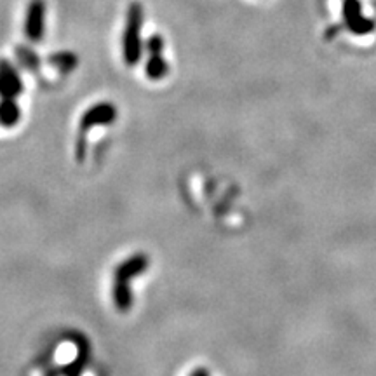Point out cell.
Instances as JSON below:
<instances>
[{
    "mask_svg": "<svg viewBox=\"0 0 376 376\" xmlns=\"http://www.w3.org/2000/svg\"><path fill=\"white\" fill-rule=\"evenodd\" d=\"M141 30H143V6L134 2L127 9L124 25V35H122V58L125 65L134 67L140 63L143 54V39H141Z\"/></svg>",
    "mask_w": 376,
    "mask_h": 376,
    "instance_id": "obj_1",
    "label": "cell"
},
{
    "mask_svg": "<svg viewBox=\"0 0 376 376\" xmlns=\"http://www.w3.org/2000/svg\"><path fill=\"white\" fill-rule=\"evenodd\" d=\"M117 121V107L110 101H100L94 103L82 114L81 122V133L87 134V131L94 129L98 125H108L114 124Z\"/></svg>",
    "mask_w": 376,
    "mask_h": 376,
    "instance_id": "obj_2",
    "label": "cell"
},
{
    "mask_svg": "<svg viewBox=\"0 0 376 376\" xmlns=\"http://www.w3.org/2000/svg\"><path fill=\"white\" fill-rule=\"evenodd\" d=\"M45 0H30L25 14V35L28 41L41 42L45 35Z\"/></svg>",
    "mask_w": 376,
    "mask_h": 376,
    "instance_id": "obj_3",
    "label": "cell"
},
{
    "mask_svg": "<svg viewBox=\"0 0 376 376\" xmlns=\"http://www.w3.org/2000/svg\"><path fill=\"white\" fill-rule=\"evenodd\" d=\"M23 92V81L19 72L12 67L9 59H0V98L16 100Z\"/></svg>",
    "mask_w": 376,
    "mask_h": 376,
    "instance_id": "obj_4",
    "label": "cell"
},
{
    "mask_svg": "<svg viewBox=\"0 0 376 376\" xmlns=\"http://www.w3.org/2000/svg\"><path fill=\"white\" fill-rule=\"evenodd\" d=\"M148 267H150V258H148V255H145V253L140 251V253H134V255L122 260V262L115 267L114 279L131 282V280L136 279V277L143 275L148 270Z\"/></svg>",
    "mask_w": 376,
    "mask_h": 376,
    "instance_id": "obj_5",
    "label": "cell"
},
{
    "mask_svg": "<svg viewBox=\"0 0 376 376\" xmlns=\"http://www.w3.org/2000/svg\"><path fill=\"white\" fill-rule=\"evenodd\" d=\"M112 300H114V305L118 312H122V313L129 312L131 306H133V302H134L133 289H131V282H127V280L114 279Z\"/></svg>",
    "mask_w": 376,
    "mask_h": 376,
    "instance_id": "obj_6",
    "label": "cell"
},
{
    "mask_svg": "<svg viewBox=\"0 0 376 376\" xmlns=\"http://www.w3.org/2000/svg\"><path fill=\"white\" fill-rule=\"evenodd\" d=\"M48 61L51 63L52 67L58 68L63 74H70L77 68L79 65V56L74 51H58L49 54Z\"/></svg>",
    "mask_w": 376,
    "mask_h": 376,
    "instance_id": "obj_7",
    "label": "cell"
},
{
    "mask_svg": "<svg viewBox=\"0 0 376 376\" xmlns=\"http://www.w3.org/2000/svg\"><path fill=\"white\" fill-rule=\"evenodd\" d=\"M21 118V108L16 100H0V125L14 127Z\"/></svg>",
    "mask_w": 376,
    "mask_h": 376,
    "instance_id": "obj_8",
    "label": "cell"
},
{
    "mask_svg": "<svg viewBox=\"0 0 376 376\" xmlns=\"http://www.w3.org/2000/svg\"><path fill=\"white\" fill-rule=\"evenodd\" d=\"M167 67L166 59L163 58V54H148L147 67H145V74L150 81H160L167 75Z\"/></svg>",
    "mask_w": 376,
    "mask_h": 376,
    "instance_id": "obj_9",
    "label": "cell"
},
{
    "mask_svg": "<svg viewBox=\"0 0 376 376\" xmlns=\"http://www.w3.org/2000/svg\"><path fill=\"white\" fill-rule=\"evenodd\" d=\"M16 56H18L19 63L28 70H37L39 68V56L26 45H18L16 48Z\"/></svg>",
    "mask_w": 376,
    "mask_h": 376,
    "instance_id": "obj_10",
    "label": "cell"
},
{
    "mask_svg": "<svg viewBox=\"0 0 376 376\" xmlns=\"http://www.w3.org/2000/svg\"><path fill=\"white\" fill-rule=\"evenodd\" d=\"M145 48H147L148 54H163L164 51V39L159 34H154L148 37V41L145 42Z\"/></svg>",
    "mask_w": 376,
    "mask_h": 376,
    "instance_id": "obj_11",
    "label": "cell"
},
{
    "mask_svg": "<svg viewBox=\"0 0 376 376\" xmlns=\"http://www.w3.org/2000/svg\"><path fill=\"white\" fill-rule=\"evenodd\" d=\"M85 150H87V140H85V133H79L77 145H75V155H77V160L82 163L85 159Z\"/></svg>",
    "mask_w": 376,
    "mask_h": 376,
    "instance_id": "obj_12",
    "label": "cell"
},
{
    "mask_svg": "<svg viewBox=\"0 0 376 376\" xmlns=\"http://www.w3.org/2000/svg\"><path fill=\"white\" fill-rule=\"evenodd\" d=\"M190 376H211V373L206 368H196L190 373Z\"/></svg>",
    "mask_w": 376,
    "mask_h": 376,
    "instance_id": "obj_13",
    "label": "cell"
}]
</instances>
